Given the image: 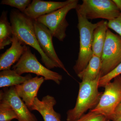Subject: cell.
I'll return each mask as SVG.
<instances>
[{
	"instance_id": "e0dca14e",
	"label": "cell",
	"mask_w": 121,
	"mask_h": 121,
	"mask_svg": "<svg viewBox=\"0 0 121 121\" xmlns=\"http://www.w3.org/2000/svg\"><path fill=\"white\" fill-rule=\"evenodd\" d=\"M101 68V57L93 55L86 67L77 75L82 81H93L100 75Z\"/></svg>"
},
{
	"instance_id": "5bb4252c",
	"label": "cell",
	"mask_w": 121,
	"mask_h": 121,
	"mask_svg": "<svg viewBox=\"0 0 121 121\" xmlns=\"http://www.w3.org/2000/svg\"><path fill=\"white\" fill-rule=\"evenodd\" d=\"M27 47L23 45L13 35L11 47L0 56V70L11 69V66L19 60Z\"/></svg>"
},
{
	"instance_id": "4316f807",
	"label": "cell",
	"mask_w": 121,
	"mask_h": 121,
	"mask_svg": "<svg viewBox=\"0 0 121 121\" xmlns=\"http://www.w3.org/2000/svg\"><path fill=\"white\" fill-rule=\"evenodd\" d=\"M105 121H110V120H109V119H106Z\"/></svg>"
},
{
	"instance_id": "277c9868",
	"label": "cell",
	"mask_w": 121,
	"mask_h": 121,
	"mask_svg": "<svg viewBox=\"0 0 121 121\" xmlns=\"http://www.w3.org/2000/svg\"><path fill=\"white\" fill-rule=\"evenodd\" d=\"M12 69L20 75L25 73H32L37 76L43 77L44 80H52L58 84H60L62 80V75L42 65L28 46L24 53L13 65Z\"/></svg>"
},
{
	"instance_id": "7402d4cb",
	"label": "cell",
	"mask_w": 121,
	"mask_h": 121,
	"mask_svg": "<svg viewBox=\"0 0 121 121\" xmlns=\"http://www.w3.org/2000/svg\"><path fill=\"white\" fill-rule=\"evenodd\" d=\"M106 118L104 115L90 111L75 121H105Z\"/></svg>"
},
{
	"instance_id": "9c48e42d",
	"label": "cell",
	"mask_w": 121,
	"mask_h": 121,
	"mask_svg": "<svg viewBox=\"0 0 121 121\" xmlns=\"http://www.w3.org/2000/svg\"><path fill=\"white\" fill-rule=\"evenodd\" d=\"M0 103L9 106L17 115L18 121H38L35 115L17 95L14 86L5 87L0 90Z\"/></svg>"
},
{
	"instance_id": "44dd1931",
	"label": "cell",
	"mask_w": 121,
	"mask_h": 121,
	"mask_svg": "<svg viewBox=\"0 0 121 121\" xmlns=\"http://www.w3.org/2000/svg\"><path fill=\"white\" fill-rule=\"evenodd\" d=\"M121 74V63L113 70L106 75L101 77L99 79V86L104 87L107 83L110 82L111 80Z\"/></svg>"
},
{
	"instance_id": "484cf974",
	"label": "cell",
	"mask_w": 121,
	"mask_h": 121,
	"mask_svg": "<svg viewBox=\"0 0 121 121\" xmlns=\"http://www.w3.org/2000/svg\"><path fill=\"white\" fill-rule=\"evenodd\" d=\"M111 120L113 121H121V114L114 116Z\"/></svg>"
},
{
	"instance_id": "7c38bea8",
	"label": "cell",
	"mask_w": 121,
	"mask_h": 121,
	"mask_svg": "<svg viewBox=\"0 0 121 121\" xmlns=\"http://www.w3.org/2000/svg\"><path fill=\"white\" fill-rule=\"evenodd\" d=\"M43 77L36 76L14 86L17 94L30 109L37 97L40 87L44 81Z\"/></svg>"
},
{
	"instance_id": "ba28073f",
	"label": "cell",
	"mask_w": 121,
	"mask_h": 121,
	"mask_svg": "<svg viewBox=\"0 0 121 121\" xmlns=\"http://www.w3.org/2000/svg\"><path fill=\"white\" fill-rule=\"evenodd\" d=\"M101 58V77L112 71L121 63V37L108 29Z\"/></svg>"
},
{
	"instance_id": "d4e9b609",
	"label": "cell",
	"mask_w": 121,
	"mask_h": 121,
	"mask_svg": "<svg viewBox=\"0 0 121 121\" xmlns=\"http://www.w3.org/2000/svg\"><path fill=\"white\" fill-rule=\"evenodd\" d=\"M121 13V0H112Z\"/></svg>"
},
{
	"instance_id": "8992f818",
	"label": "cell",
	"mask_w": 121,
	"mask_h": 121,
	"mask_svg": "<svg viewBox=\"0 0 121 121\" xmlns=\"http://www.w3.org/2000/svg\"><path fill=\"white\" fill-rule=\"evenodd\" d=\"M112 82L104 87L105 91L102 94L99 102L91 111L104 115L107 119L111 120L115 109L121 103V75L113 79Z\"/></svg>"
},
{
	"instance_id": "d6986e66",
	"label": "cell",
	"mask_w": 121,
	"mask_h": 121,
	"mask_svg": "<svg viewBox=\"0 0 121 121\" xmlns=\"http://www.w3.org/2000/svg\"><path fill=\"white\" fill-rule=\"evenodd\" d=\"M17 119V115L12 108L7 104L0 103V121H11Z\"/></svg>"
},
{
	"instance_id": "3957f363",
	"label": "cell",
	"mask_w": 121,
	"mask_h": 121,
	"mask_svg": "<svg viewBox=\"0 0 121 121\" xmlns=\"http://www.w3.org/2000/svg\"><path fill=\"white\" fill-rule=\"evenodd\" d=\"M78 20V28L79 34L78 56L73 70L78 74L88 65L93 55L92 50L94 30L100 24V21L92 23L84 16L76 12Z\"/></svg>"
},
{
	"instance_id": "52a82bcc",
	"label": "cell",
	"mask_w": 121,
	"mask_h": 121,
	"mask_svg": "<svg viewBox=\"0 0 121 121\" xmlns=\"http://www.w3.org/2000/svg\"><path fill=\"white\" fill-rule=\"evenodd\" d=\"M78 1H73L65 7L51 13L41 16L35 21L45 25L52 33L53 37L63 41L66 37V31L69 24L66 19L68 12L76 9Z\"/></svg>"
},
{
	"instance_id": "2e32d148",
	"label": "cell",
	"mask_w": 121,
	"mask_h": 121,
	"mask_svg": "<svg viewBox=\"0 0 121 121\" xmlns=\"http://www.w3.org/2000/svg\"><path fill=\"white\" fill-rule=\"evenodd\" d=\"M32 78L30 74L22 76L11 69L1 71L0 72V87L4 88L16 86Z\"/></svg>"
},
{
	"instance_id": "9a60e30c",
	"label": "cell",
	"mask_w": 121,
	"mask_h": 121,
	"mask_svg": "<svg viewBox=\"0 0 121 121\" xmlns=\"http://www.w3.org/2000/svg\"><path fill=\"white\" fill-rule=\"evenodd\" d=\"M108 28V22L102 20L94 30L92 45L93 55L101 56Z\"/></svg>"
},
{
	"instance_id": "5b68a950",
	"label": "cell",
	"mask_w": 121,
	"mask_h": 121,
	"mask_svg": "<svg viewBox=\"0 0 121 121\" xmlns=\"http://www.w3.org/2000/svg\"><path fill=\"white\" fill-rule=\"evenodd\" d=\"M75 9L88 20L101 18L110 20L121 13L112 0H83Z\"/></svg>"
},
{
	"instance_id": "30bf717a",
	"label": "cell",
	"mask_w": 121,
	"mask_h": 121,
	"mask_svg": "<svg viewBox=\"0 0 121 121\" xmlns=\"http://www.w3.org/2000/svg\"><path fill=\"white\" fill-rule=\"evenodd\" d=\"M34 25L38 43L43 51L56 64L57 67L63 69L68 75L71 76L56 54L52 42L54 37L50 30L45 25L36 21L34 20Z\"/></svg>"
},
{
	"instance_id": "7a4b0ae2",
	"label": "cell",
	"mask_w": 121,
	"mask_h": 121,
	"mask_svg": "<svg viewBox=\"0 0 121 121\" xmlns=\"http://www.w3.org/2000/svg\"><path fill=\"white\" fill-rule=\"evenodd\" d=\"M101 77L100 74L95 80L82 81L79 83V90L75 105L73 109L67 111V121H76L88 110L93 109L98 105L103 93L98 90Z\"/></svg>"
},
{
	"instance_id": "603a6c76",
	"label": "cell",
	"mask_w": 121,
	"mask_h": 121,
	"mask_svg": "<svg viewBox=\"0 0 121 121\" xmlns=\"http://www.w3.org/2000/svg\"><path fill=\"white\" fill-rule=\"evenodd\" d=\"M108 27L114 31L121 37V13L117 17L108 21Z\"/></svg>"
},
{
	"instance_id": "6da1fadb",
	"label": "cell",
	"mask_w": 121,
	"mask_h": 121,
	"mask_svg": "<svg viewBox=\"0 0 121 121\" xmlns=\"http://www.w3.org/2000/svg\"><path fill=\"white\" fill-rule=\"evenodd\" d=\"M10 22L13 35L23 45H28L36 50L41 56V60L49 69L58 67L41 49L35 32L34 20L17 9H13L10 14Z\"/></svg>"
},
{
	"instance_id": "4fadbf2b",
	"label": "cell",
	"mask_w": 121,
	"mask_h": 121,
	"mask_svg": "<svg viewBox=\"0 0 121 121\" xmlns=\"http://www.w3.org/2000/svg\"><path fill=\"white\" fill-rule=\"evenodd\" d=\"M56 103V99L52 95H45L41 100L37 97L29 109L38 111L44 121H61L60 114L54 109V106Z\"/></svg>"
},
{
	"instance_id": "8fae6325",
	"label": "cell",
	"mask_w": 121,
	"mask_h": 121,
	"mask_svg": "<svg viewBox=\"0 0 121 121\" xmlns=\"http://www.w3.org/2000/svg\"><path fill=\"white\" fill-rule=\"evenodd\" d=\"M74 0L65 1H45L33 0L24 12L28 17L33 20L65 7L73 2Z\"/></svg>"
},
{
	"instance_id": "ffe728a7",
	"label": "cell",
	"mask_w": 121,
	"mask_h": 121,
	"mask_svg": "<svg viewBox=\"0 0 121 121\" xmlns=\"http://www.w3.org/2000/svg\"><path fill=\"white\" fill-rule=\"evenodd\" d=\"M31 2L32 1L30 0H2L1 4L14 7L24 13Z\"/></svg>"
},
{
	"instance_id": "ac0fdd59",
	"label": "cell",
	"mask_w": 121,
	"mask_h": 121,
	"mask_svg": "<svg viewBox=\"0 0 121 121\" xmlns=\"http://www.w3.org/2000/svg\"><path fill=\"white\" fill-rule=\"evenodd\" d=\"M8 12L4 11L0 17V50L12 43L13 37L12 27L9 22Z\"/></svg>"
},
{
	"instance_id": "cb8c5ba5",
	"label": "cell",
	"mask_w": 121,
	"mask_h": 121,
	"mask_svg": "<svg viewBox=\"0 0 121 121\" xmlns=\"http://www.w3.org/2000/svg\"><path fill=\"white\" fill-rule=\"evenodd\" d=\"M121 114V103L120 104L118 105V106L117 107V108L115 109V111L114 114L113 116L112 117H114L115 115H118Z\"/></svg>"
}]
</instances>
